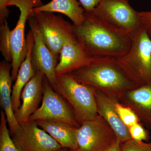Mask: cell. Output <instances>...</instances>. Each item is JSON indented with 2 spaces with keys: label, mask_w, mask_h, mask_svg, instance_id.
Instances as JSON below:
<instances>
[{
  "label": "cell",
  "mask_w": 151,
  "mask_h": 151,
  "mask_svg": "<svg viewBox=\"0 0 151 151\" xmlns=\"http://www.w3.org/2000/svg\"><path fill=\"white\" fill-rule=\"evenodd\" d=\"M81 24H73V32L85 50L92 57L124 56L129 51L132 36L106 23L92 12L84 13Z\"/></svg>",
  "instance_id": "obj_1"
},
{
  "label": "cell",
  "mask_w": 151,
  "mask_h": 151,
  "mask_svg": "<svg viewBox=\"0 0 151 151\" xmlns=\"http://www.w3.org/2000/svg\"><path fill=\"white\" fill-rule=\"evenodd\" d=\"M70 74L79 82L116 100L124 92L136 86L115 58L93 57L89 64Z\"/></svg>",
  "instance_id": "obj_2"
},
{
  "label": "cell",
  "mask_w": 151,
  "mask_h": 151,
  "mask_svg": "<svg viewBox=\"0 0 151 151\" xmlns=\"http://www.w3.org/2000/svg\"><path fill=\"white\" fill-rule=\"evenodd\" d=\"M131 36L129 51L116 59L135 86H140L151 80V39L147 29L142 27Z\"/></svg>",
  "instance_id": "obj_3"
},
{
  "label": "cell",
  "mask_w": 151,
  "mask_h": 151,
  "mask_svg": "<svg viewBox=\"0 0 151 151\" xmlns=\"http://www.w3.org/2000/svg\"><path fill=\"white\" fill-rule=\"evenodd\" d=\"M52 88L69 103L80 125L98 116L95 89L79 82L70 73L57 75Z\"/></svg>",
  "instance_id": "obj_4"
},
{
  "label": "cell",
  "mask_w": 151,
  "mask_h": 151,
  "mask_svg": "<svg viewBox=\"0 0 151 151\" xmlns=\"http://www.w3.org/2000/svg\"><path fill=\"white\" fill-rule=\"evenodd\" d=\"M91 12L111 26L131 36L142 27L139 12L132 7L128 0H101Z\"/></svg>",
  "instance_id": "obj_5"
},
{
  "label": "cell",
  "mask_w": 151,
  "mask_h": 151,
  "mask_svg": "<svg viewBox=\"0 0 151 151\" xmlns=\"http://www.w3.org/2000/svg\"><path fill=\"white\" fill-rule=\"evenodd\" d=\"M42 39L58 62L63 44L74 35L73 24L59 16L47 12H32Z\"/></svg>",
  "instance_id": "obj_6"
},
{
  "label": "cell",
  "mask_w": 151,
  "mask_h": 151,
  "mask_svg": "<svg viewBox=\"0 0 151 151\" xmlns=\"http://www.w3.org/2000/svg\"><path fill=\"white\" fill-rule=\"evenodd\" d=\"M46 120L60 121L76 127L80 126L71 106L55 91L45 76L42 103L29 121Z\"/></svg>",
  "instance_id": "obj_7"
},
{
  "label": "cell",
  "mask_w": 151,
  "mask_h": 151,
  "mask_svg": "<svg viewBox=\"0 0 151 151\" xmlns=\"http://www.w3.org/2000/svg\"><path fill=\"white\" fill-rule=\"evenodd\" d=\"M116 139L111 127L98 115L95 119L83 122L78 128L76 151H103Z\"/></svg>",
  "instance_id": "obj_8"
},
{
  "label": "cell",
  "mask_w": 151,
  "mask_h": 151,
  "mask_svg": "<svg viewBox=\"0 0 151 151\" xmlns=\"http://www.w3.org/2000/svg\"><path fill=\"white\" fill-rule=\"evenodd\" d=\"M8 6H15L20 13L16 26L11 30V33L12 58L11 74L13 81H15L19 68L27 54V41L25 35L26 24L35 6L33 0H10Z\"/></svg>",
  "instance_id": "obj_9"
},
{
  "label": "cell",
  "mask_w": 151,
  "mask_h": 151,
  "mask_svg": "<svg viewBox=\"0 0 151 151\" xmlns=\"http://www.w3.org/2000/svg\"><path fill=\"white\" fill-rule=\"evenodd\" d=\"M19 124V129L11 136L20 151H60L63 149L35 121Z\"/></svg>",
  "instance_id": "obj_10"
},
{
  "label": "cell",
  "mask_w": 151,
  "mask_h": 151,
  "mask_svg": "<svg viewBox=\"0 0 151 151\" xmlns=\"http://www.w3.org/2000/svg\"><path fill=\"white\" fill-rule=\"evenodd\" d=\"M28 20L34 39L31 55L33 67L35 72L40 71L44 74L52 88L56 82L55 68L58 62L44 42L35 19L31 14Z\"/></svg>",
  "instance_id": "obj_11"
},
{
  "label": "cell",
  "mask_w": 151,
  "mask_h": 151,
  "mask_svg": "<svg viewBox=\"0 0 151 151\" xmlns=\"http://www.w3.org/2000/svg\"><path fill=\"white\" fill-rule=\"evenodd\" d=\"M118 101L131 108L144 127L151 129V80L125 91Z\"/></svg>",
  "instance_id": "obj_12"
},
{
  "label": "cell",
  "mask_w": 151,
  "mask_h": 151,
  "mask_svg": "<svg viewBox=\"0 0 151 151\" xmlns=\"http://www.w3.org/2000/svg\"><path fill=\"white\" fill-rule=\"evenodd\" d=\"M90 56L75 35L68 38L63 44L55 68L56 75L70 73L91 62Z\"/></svg>",
  "instance_id": "obj_13"
},
{
  "label": "cell",
  "mask_w": 151,
  "mask_h": 151,
  "mask_svg": "<svg viewBox=\"0 0 151 151\" xmlns=\"http://www.w3.org/2000/svg\"><path fill=\"white\" fill-rule=\"evenodd\" d=\"M45 75L40 71L35 75L24 86L22 92L20 106L14 113L19 124L29 121L30 116L39 108L43 94V81Z\"/></svg>",
  "instance_id": "obj_14"
},
{
  "label": "cell",
  "mask_w": 151,
  "mask_h": 151,
  "mask_svg": "<svg viewBox=\"0 0 151 151\" xmlns=\"http://www.w3.org/2000/svg\"><path fill=\"white\" fill-rule=\"evenodd\" d=\"M95 97L97 112L111 127L117 139L122 144L132 139L129 128L124 124L116 111V100L108 97L103 92L95 89Z\"/></svg>",
  "instance_id": "obj_15"
},
{
  "label": "cell",
  "mask_w": 151,
  "mask_h": 151,
  "mask_svg": "<svg viewBox=\"0 0 151 151\" xmlns=\"http://www.w3.org/2000/svg\"><path fill=\"white\" fill-rule=\"evenodd\" d=\"M12 63L5 60L0 63V100L3 110L5 113L10 134L20 128L17 122L12 104V83L11 74Z\"/></svg>",
  "instance_id": "obj_16"
},
{
  "label": "cell",
  "mask_w": 151,
  "mask_h": 151,
  "mask_svg": "<svg viewBox=\"0 0 151 151\" xmlns=\"http://www.w3.org/2000/svg\"><path fill=\"white\" fill-rule=\"evenodd\" d=\"M38 126L59 143L63 148L76 151L78 148L77 133L78 127L55 120H37Z\"/></svg>",
  "instance_id": "obj_17"
},
{
  "label": "cell",
  "mask_w": 151,
  "mask_h": 151,
  "mask_svg": "<svg viewBox=\"0 0 151 151\" xmlns=\"http://www.w3.org/2000/svg\"><path fill=\"white\" fill-rule=\"evenodd\" d=\"M26 39L27 45V54L19 68L12 90V104L14 113L19 109L21 104V96L23 89L36 73L32 62V51L34 43V39L31 31L29 30L27 35Z\"/></svg>",
  "instance_id": "obj_18"
},
{
  "label": "cell",
  "mask_w": 151,
  "mask_h": 151,
  "mask_svg": "<svg viewBox=\"0 0 151 151\" xmlns=\"http://www.w3.org/2000/svg\"><path fill=\"white\" fill-rule=\"evenodd\" d=\"M32 12L59 13L69 18L74 26L80 25L84 19V9L77 0H52L45 5L34 8Z\"/></svg>",
  "instance_id": "obj_19"
},
{
  "label": "cell",
  "mask_w": 151,
  "mask_h": 151,
  "mask_svg": "<svg viewBox=\"0 0 151 151\" xmlns=\"http://www.w3.org/2000/svg\"><path fill=\"white\" fill-rule=\"evenodd\" d=\"M7 124L5 113L2 110L0 123V151H20L11 137Z\"/></svg>",
  "instance_id": "obj_20"
},
{
  "label": "cell",
  "mask_w": 151,
  "mask_h": 151,
  "mask_svg": "<svg viewBox=\"0 0 151 151\" xmlns=\"http://www.w3.org/2000/svg\"><path fill=\"white\" fill-rule=\"evenodd\" d=\"M11 30L7 22L1 25L0 27V51L4 60L12 62V54L11 45Z\"/></svg>",
  "instance_id": "obj_21"
},
{
  "label": "cell",
  "mask_w": 151,
  "mask_h": 151,
  "mask_svg": "<svg viewBox=\"0 0 151 151\" xmlns=\"http://www.w3.org/2000/svg\"><path fill=\"white\" fill-rule=\"evenodd\" d=\"M115 106L121 120L128 128L140 122L137 114L129 107L119 103L118 100L115 101Z\"/></svg>",
  "instance_id": "obj_22"
},
{
  "label": "cell",
  "mask_w": 151,
  "mask_h": 151,
  "mask_svg": "<svg viewBox=\"0 0 151 151\" xmlns=\"http://www.w3.org/2000/svg\"><path fill=\"white\" fill-rule=\"evenodd\" d=\"M129 129L132 139L138 142H148L150 139V133L140 122L130 127Z\"/></svg>",
  "instance_id": "obj_23"
},
{
  "label": "cell",
  "mask_w": 151,
  "mask_h": 151,
  "mask_svg": "<svg viewBox=\"0 0 151 151\" xmlns=\"http://www.w3.org/2000/svg\"><path fill=\"white\" fill-rule=\"evenodd\" d=\"M121 151H151V141L145 142L131 139L121 144Z\"/></svg>",
  "instance_id": "obj_24"
},
{
  "label": "cell",
  "mask_w": 151,
  "mask_h": 151,
  "mask_svg": "<svg viewBox=\"0 0 151 151\" xmlns=\"http://www.w3.org/2000/svg\"><path fill=\"white\" fill-rule=\"evenodd\" d=\"M10 0H0V24L1 25L6 22L10 12L7 7Z\"/></svg>",
  "instance_id": "obj_25"
},
{
  "label": "cell",
  "mask_w": 151,
  "mask_h": 151,
  "mask_svg": "<svg viewBox=\"0 0 151 151\" xmlns=\"http://www.w3.org/2000/svg\"><path fill=\"white\" fill-rule=\"evenodd\" d=\"M85 12H92L98 6L101 0H78Z\"/></svg>",
  "instance_id": "obj_26"
},
{
  "label": "cell",
  "mask_w": 151,
  "mask_h": 151,
  "mask_svg": "<svg viewBox=\"0 0 151 151\" xmlns=\"http://www.w3.org/2000/svg\"><path fill=\"white\" fill-rule=\"evenodd\" d=\"M139 14L142 27L146 29L151 27V11L139 12Z\"/></svg>",
  "instance_id": "obj_27"
},
{
  "label": "cell",
  "mask_w": 151,
  "mask_h": 151,
  "mask_svg": "<svg viewBox=\"0 0 151 151\" xmlns=\"http://www.w3.org/2000/svg\"><path fill=\"white\" fill-rule=\"evenodd\" d=\"M121 143L118 139H116L107 149L103 151H121Z\"/></svg>",
  "instance_id": "obj_28"
},
{
  "label": "cell",
  "mask_w": 151,
  "mask_h": 151,
  "mask_svg": "<svg viewBox=\"0 0 151 151\" xmlns=\"http://www.w3.org/2000/svg\"><path fill=\"white\" fill-rule=\"evenodd\" d=\"M33 1L34 2L35 5V7H40L43 5L41 0H33Z\"/></svg>",
  "instance_id": "obj_29"
},
{
  "label": "cell",
  "mask_w": 151,
  "mask_h": 151,
  "mask_svg": "<svg viewBox=\"0 0 151 151\" xmlns=\"http://www.w3.org/2000/svg\"><path fill=\"white\" fill-rule=\"evenodd\" d=\"M147 32L150 38L151 39V27H149L147 29Z\"/></svg>",
  "instance_id": "obj_30"
},
{
  "label": "cell",
  "mask_w": 151,
  "mask_h": 151,
  "mask_svg": "<svg viewBox=\"0 0 151 151\" xmlns=\"http://www.w3.org/2000/svg\"><path fill=\"white\" fill-rule=\"evenodd\" d=\"M62 149V150H61L60 151H73L72 150H66V149H65V148H64V149Z\"/></svg>",
  "instance_id": "obj_31"
}]
</instances>
